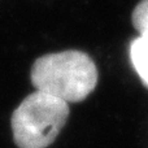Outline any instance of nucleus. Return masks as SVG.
<instances>
[{
    "label": "nucleus",
    "mask_w": 148,
    "mask_h": 148,
    "mask_svg": "<svg viewBox=\"0 0 148 148\" xmlns=\"http://www.w3.org/2000/svg\"><path fill=\"white\" fill-rule=\"evenodd\" d=\"M31 82L38 91L66 103H79L95 90L97 69L87 53L64 51L39 57L31 68Z\"/></svg>",
    "instance_id": "nucleus-1"
},
{
    "label": "nucleus",
    "mask_w": 148,
    "mask_h": 148,
    "mask_svg": "<svg viewBox=\"0 0 148 148\" xmlns=\"http://www.w3.org/2000/svg\"><path fill=\"white\" fill-rule=\"evenodd\" d=\"M69 117L66 101L38 91L30 94L13 112L10 126L18 148H47Z\"/></svg>",
    "instance_id": "nucleus-2"
},
{
    "label": "nucleus",
    "mask_w": 148,
    "mask_h": 148,
    "mask_svg": "<svg viewBox=\"0 0 148 148\" xmlns=\"http://www.w3.org/2000/svg\"><path fill=\"white\" fill-rule=\"evenodd\" d=\"M130 60L142 83L148 88V38L139 35L131 42Z\"/></svg>",
    "instance_id": "nucleus-3"
},
{
    "label": "nucleus",
    "mask_w": 148,
    "mask_h": 148,
    "mask_svg": "<svg viewBox=\"0 0 148 148\" xmlns=\"http://www.w3.org/2000/svg\"><path fill=\"white\" fill-rule=\"evenodd\" d=\"M133 25L139 35L148 38V0H142L133 10Z\"/></svg>",
    "instance_id": "nucleus-4"
}]
</instances>
